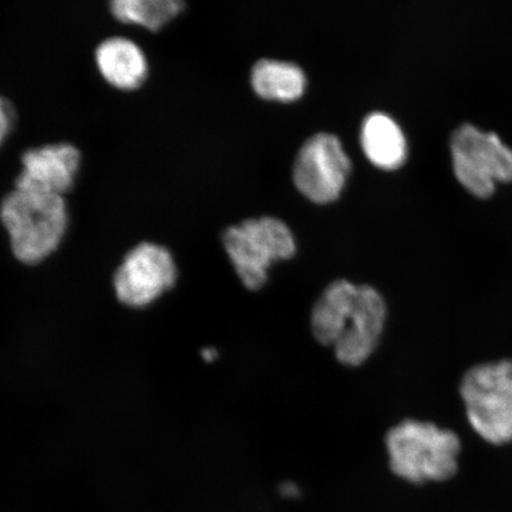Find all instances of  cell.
I'll list each match as a JSON object with an SVG mask.
<instances>
[{
  "instance_id": "obj_1",
  "label": "cell",
  "mask_w": 512,
  "mask_h": 512,
  "mask_svg": "<svg viewBox=\"0 0 512 512\" xmlns=\"http://www.w3.org/2000/svg\"><path fill=\"white\" fill-rule=\"evenodd\" d=\"M386 446L390 470L407 482H444L458 471L462 441L457 433L433 422H400L389 430Z\"/></svg>"
},
{
  "instance_id": "obj_2",
  "label": "cell",
  "mask_w": 512,
  "mask_h": 512,
  "mask_svg": "<svg viewBox=\"0 0 512 512\" xmlns=\"http://www.w3.org/2000/svg\"><path fill=\"white\" fill-rule=\"evenodd\" d=\"M0 220L12 252L24 264H37L56 251L68 226L64 197L15 189L0 204Z\"/></svg>"
},
{
  "instance_id": "obj_3",
  "label": "cell",
  "mask_w": 512,
  "mask_h": 512,
  "mask_svg": "<svg viewBox=\"0 0 512 512\" xmlns=\"http://www.w3.org/2000/svg\"><path fill=\"white\" fill-rule=\"evenodd\" d=\"M459 393L467 420L480 438L492 445L512 441V360L471 367Z\"/></svg>"
},
{
  "instance_id": "obj_4",
  "label": "cell",
  "mask_w": 512,
  "mask_h": 512,
  "mask_svg": "<svg viewBox=\"0 0 512 512\" xmlns=\"http://www.w3.org/2000/svg\"><path fill=\"white\" fill-rule=\"evenodd\" d=\"M223 246L243 286L259 291L274 262L291 259L296 241L290 228L274 217L243 221L222 236Z\"/></svg>"
},
{
  "instance_id": "obj_5",
  "label": "cell",
  "mask_w": 512,
  "mask_h": 512,
  "mask_svg": "<svg viewBox=\"0 0 512 512\" xmlns=\"http://www.w3.org/2000/svg\"><path fill=\"white\" fill-rule=\"evenodd\" d=\"M454 175L473 196L488 198L499 183L512 182V150L494 132L464 124L451 138Z\"/></svg>"
},
{
  "instance_id": "obj_6",
  "label": "cell",
  "mask_w": 512,
  "mask_h": 512,
  "mask_svg": "<svg viewBox=\"0 0 512 512\" xmlns=\"http://www.w3.org/2000/svg\"><path fill=\"white\" fill-rule=\"evenodd\" d=\"M351 163L338 138L319 133L306 140L294 163V184L310 201L337 200L350 174Z\"/></svg>"
},
{
  "instance_id": "obj_7",
  "label": "cell",
  "mask_w": 512,
  "mask_h": 512,
  "mask_svg": "<svg viewBox=\"0 0 512 512\" xmlns=\"http://www.w3.org/2000/svg\"><path fill=\"white\" fill-rule=\"evenodd\" d=\"M177 280V267L171 253L156 243L144 242L125 256L114 275V288L121 303L144 307Z\"/></svg>"
},
{
  "instance_id": "obj_8",
  "label": "cell",
  "mask_w": 512,
  "mask_h": 512,
  "mask_svg": "<svg viewBox=\"0 0 512 512\" xmlns=\"http://www.w3.org/2000/svg\"><path fill=\"white\" fill-rule=\"evenodd\" d=\"M387 303L370 285H358L354 309L334 345L337 361L345 367H360L379 347L387 322Z\"/></svg>"
},
{
  "instance_id": "obj_9",
  "label": "cell",
  "mask_w": 512,
  "mask_h": 512,
  "mask_svg": "<svg viewBox=\"0 0 512 512\" xmlns=\"http://www.w3.org/2000/svg\"><path fill=\"white\" fill-rule=\"evenodd\" d=\"M81 163L75 146L50 144L28 150L22 156V172L16 189L63 196L73 188Z\"/></svg>"
},
{
  "instance_id": "obj_10",
  "label": "cell",
  "mask_w": 512,
  "mask_h": 512,
  "mask_svg": "<svg viewBox=\"0 0 512 512\" xmlns=\"http://www.w3.org/2000/svg\"><path fill=\"white\" fill-rule=\"evenodd\" d=\"M95 61L104 79L124 91L142 86L149 70L142 48L126 37H111L100 43Z\"/></svg>"
},
{
  "instance_id": "obj_11",
  "label": "cell",
  "mask_w": 512,
  "mask_h": 512,
  "mask_svg": "<svg viewBox=\"0 0 512 512\" xmlns=\"http://www.w3.org/2000/svg\"><path fill=\"white\" fill-rule=\"evenodd\" d=\"M358 285L339 279L325 288L312 307L311 330L313 337L324 347H334L341 337L356 302Z\"/></svg>"
},
{
  "instance_id": "obj_12",
  "label": "cell",
  "mask_w": 512,
  "mask_h": 512,
  "mask_svg": "<svg viewBox=\"0 0 512 512\" xmlns=\"http://www.w3.org/2000/svg\"><path fill=\"white\" fill-rule=\"evenodd\" d=\"M361 143L370 162L383 170L399 169L407 158V142L400 126L383 113L370 114L364 120Z\"/></svg>"
},
{
  "instance_id": "obj_13",
  "label": "cell",
  "mask_w": 512,
  "mask_h": 512,
  "mask_svg": "<svg viewBox=\"0 0 512 512\" xmlns=\"http://www.w3.org/2000/svg\"><path fill=\"white\" fill-rule=\"evenodd\" d=\"M252 86L262 99L292 102L304 94L306 78L297 64L261 60L253 67Z\"/></svg>"
},
{
  "instance_id": "obj_14",
  "label": "cell",
  "mask_w": 512,
  "mask_h": 512,
  "mask_svg": "<svg viewBox=\"0 0 512 512\" xmlns=\"http://www.w3.org/2000/svg\"><path fill=\"white\" fill-rule=\"evenodd\" d=\"M184 9L179 0H114L111 11L118 21L158 31Z\"/></svg>"
},
{
  "instance_id": "obj_15",
  "label": "cell",
  "mask_w": 512,
  "mask_h": 512,
  "mask_svg": "<svg viewBox=\"0 0 512 512\" xmlns=\"http://www.w3.org/2000/svg\"><path fill=\"white\" fill-rule=\"evenodd\" d=\"M16 114L10 102L0 96V145L9 136L15 125Z\"/></svg>"
},
{
  "instance_id": "obj_16",
  "label": "cell",
  "mask_w": 512,
  "mask_h": 512,
  "mask_svg": "<svg viewBox=\"0 0 512 512\" xmlns=\"http://www.w3.org/2000/svg\"><path fill=\"white\" fill-rule=\"evenodd\" d=\"M280 494L288 498H296L299 496L300 491L296 484L284 483L281 485Z\"/></svg>"
},
{
  "instance_id": "obj_17",
  "label": "cell",
  "mask_w": 512,
  "mask_h": 512,
  "mask_svg": "<svg viewBox=\"0 0 512 512\" xmlns=\"http://www.w3.org/2000/svg\"><path fill=\"white\" fill-rule=\"evenodd\" d=\"M202 357L204 361L213 362L217 357V351L213 348L204 349L202 351Z\"/></svg>"
}]
</instances>
